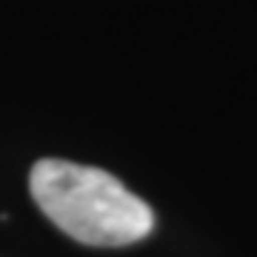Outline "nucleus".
Masks as SVG:
<instances>
[{"label":"nucleus","instance_id":"1","mask_svg":"<svg viewBox=\"0 0 257 257\" xmlns=\"http://www.w3.org/2000/svg\"><path fill=\"white\" fill-rule=\"evenodd\" d=\"M29 189L49 220L86 246H128L155 229V211L94 166L37 160Z\"/></svg>","mask_w":257,"mask_h":257}]
</instances>
